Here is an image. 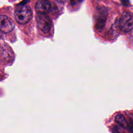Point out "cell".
Listing matches in <instances>:
<instances>
[{
  "mask_svg": "<svg viewBox=\"0 0 133 133\" xmlns=\"http://www.w3.org/2000/svg\"><path fill=\"white\" fill-rule=\"evenodd\" d=\"M37 26L44 33H48L51 27V21L50 18L44 14H38L36 16Z\"/></svg>",
  "mask_w": 133,
  "mask_h": 133,
  "instance_id": "2",
  "label": "cell"
},
{
  "mask_svg": "<svg viewBox=\"0 0 133 133\" xmlns=\"http://www.w3.org/2000/svg\"><path fill=\"white\" fill-rule=\"evenodd\" d=\"M51 4L47 0H39L35 5V10L38 14H46L51 11Z\"/></svg>",
  "mask_w": 133,
  "mask_h": 133,
  "instance_id": "5",
  "label": "cell"
},
{
  "mask_svg": "<svg viewBox=\"0 0 133 133\" xmlns=\"http://www.w3.org/2000/svg\"><path fill=\"white\" fill-rule=\"evenodd\" d=\"M12 20L5 15L0 16V31L4 33L11 32L14 28Z\"/></svg>",
  "mask_w": 133,
  "mask_h": 133,
  "instance_id": "4",
  "label": "cell"
},
{
  "mask_svg": "<svg viewBox=\"0 0 133 133\" xmlns=\"http://www.w3.org/2000/svg\"><path fill=\"white\" fill-rule=\"evenodd\" d=\"M14 16L18 23L23 24L28 23L31 19L32 11L29 6L21 5L16 8Z\"/></svg>",
  "mask_w": 133,
  "mask_h": 133,
  "instance_id": "1",
  "label": "cell"
},
{
  "mask_svg": "<svg viewBox=\"0 0 133 133\" xmlns=\"http://www.w3.org/2000/svg\"><path fill=\"white\" fill-rule=\"evenodd\" d=\"M82 0H71V3L72 5H76L77 3H79Z\"/></svg>",
  "mask_w": 133,
  "mask_h": 133,
  "instance_id": "9",
  "label": "cell"
},
{
  "mask_svg": "<svg viewBox=\"0 0 133 133\" xmlns=\"http://www.w3.org/2000/svg\"><path fill=\"white\" fill-rule=\"evenodd\" d=\"M106 18L107 15L106 12L104 11V10H102V11H99L96 24V27L97 30L99 31L102 30L106 21Z\"/></svg>",
  "mask_w": 133,
  "mask_h": 133,
  "instance_id": "6",
  "label": "cell"
},
{
  "mask_svg": "<svg viewBox=\"0 0 133 133\" xmlns=\"http://www.w3.org/2000/svg\"><path fill=\"white\" fill-rule=\"evenodd\" d=\"M113 133H120V132L118 131V130L117 128H115V129H113Z\"/></svg>",
  "mask_w": 133,
  "mask_h": 133,
  "instance_id": "12",
  "label": "cell"
},
{
  "mask_svg": "<svg viewBox=\"0 0 133 133\" xmlns=\"http://www.w3.org/2000/svg\"><path fill=\"white\" fill-rule=\"evenodd\" d=\"M57 2L59 3H65L67 0H56Z\"/></svg>",
  "mask_w": 133,
  "mask_h": 133,
  "instance_id": "11",
  "label": "cell"
},
{
  "mask_svg": "<svg viewBox=\"0 0 133 133\" xmlns=\"http://www.w3.org/2000/svg\"><path fill=\"white\" fill-rule=\"evenodd\" d=\"M119 27L125 32H128L133 29V17L128 12H124L119 20Z\"/></svg>",
  "mask_w": 133,
  "mask_h": 133,
  "instance_id": "3",
  "label": "cell"
},
{
  "mask_svg": "<svg viewBox=\"0 0 133 133\" xmlns=\"http://www.w3.org/2000/svg\"><path fill=\"white\" fill-rule=\"evenodd\" d=\"M128 127L131 133H133V116H131L129 118V121L127 122Z\"/></svg>",
  "mask_w": 133,
  "mask_h": 133,
  "instance_id": "8",
  "label": "cell"
},
{
  "mask_svg": "<svg viewBox=\"0 0 133 133\" xmlns=\"http://www.w3.org/2000/svg\"><path fill=\"white\" fill-rule=\"evenodd\" d=\"M122 4L125 6H127L129 4V0H121Z\"/></svg>",
  "mask_w": 133,
  "mask_h": 133,
  "instance_id": "10",
  "label": "cell"
},
{
  "mask_svg": "<svg viewBox=\"0 0 133 133\" xmlns=\"http://www.w3.org/2000/svg\"><path fill=\"white\" fill-rule=\"evenodd\" d=\"M115 121L118 124H119L122 127H123L124 128H127L128 127L127 122L123 115H122L121 114L117 115L115 117Z\"/></svg>",
  "mask_w": 133,
  "mask_h": 133,
  "instance_id": "7",
  "label": "cell"
}]
</instances>
